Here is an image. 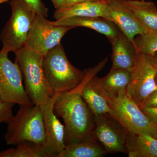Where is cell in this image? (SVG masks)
Listing matches in <instances>:
<instances>
[{"mask_svg":"<svg viewBox=\"0 0 157 157\" xmlns=\"http://www.w3.org/2000/svg\"><path fill=\"white\" fill-rule=\"evenodd\" d=\"M81 89L80 83L70 91L59 94L54 104L56 115L64 123L66 146L92 137L95 116L82 97Z\"/></svg>","mask_w":157,"mask_h":157,"instance_id":"cell-1","label":"cell"},{"mask_svg":"<svg viewBox=\"0 0 157 157\" xmlns=\"http://www.w3.org/2000/svg\"><path fill=\"white\" fill-rule=\"evenodd\" d=\"M7 124L5 135L7 145L16 146L29 141L44 148L45 127L41 106L33 103L20 105L17 114Z\"/></svg>","mask_w":157,"mask_h":157,"instance_id":"cell-2","label":"cell"},{"mask_svg":"<svg viewBox=\"0 0 157 157\" xmlns=\"http://www.w3.org/2000/svg\"><path fill=\"white\" fill-rule=\"evenodd\" d=\"M42 67L49 87L54 94H62L76 88L83 80L87 70L71 64L60 43L43 56Z\"/></svg>","mask_w":157,"mask_h":157,"instance_id":"cell-3","label":"cell"},{"mask_svg":"<svg viewBox=\"0 0 157 157\" xmlns=\"http://www.w3.org/2000/svg\"><path fill=\"white\" fill-rule=\"evenodd\" d=\"M15 54V62L21 71L25 88L31 102L39 106L45 104L55 94L49 87L44 74L43 56L25 46Z\"/></svg>","mask_w":157,"mask_h":157,"instance_id":"cell-4","label":"cell"},{"mask_svg":"<svg viewBox=\"0 0 157 157\" xmlns=\"http://www.w3.org/2000/svg\"><path fill=\"white\" fill-rule=\"evenodd\" d=\"M11 17L0 33L2 44L1 51L17 52L24 47L28 35L36 14L24 0H12Z\"/></svg>","mask_w":157,"mask_h":157,"instance_id":"cell-5","label":"cell"},{"mask_svg":"<svg viewBox=\"0 0 157 157\" xmlns=\"http://www.w3.org/2000/svg\"><path fill=\"white\" fill-rule=\"evenodd\" d=\"M106 99L113 111L114 117L128 131L147 134L157 139V127L127 95L126 93L121 94L117 98Z\"/></svg>","mask_w":157,"mask_h":157,"instance_id":"cell-6","label":"cell"},{"mask_svg":"<svg viewBox=\"0 0 157 157\" xmlns=\"http://www.w3.org/2000/svg\"><path fill=\"white\" fill-rule=\"evenodd\" d=\"M92 135L107 153H127L129 131L113 115L105 113L95 116Z\"/></svg>","mask_w":157,"mask_h":157,"instance_id":"cell-7","label":"cell"},{"mask_svg":"<svg viewBox=\"0 0 157 157\" xmlns=\"http://www.w3.org/2000/svg\"><path fill=\"white\" fill-rule=\"evenodd\" d=\"M74 28L55 25L46 17L36 14L25 46L44 56L50 49L60 43L68 31Z\"/></svg>","mask_w":157,"mask_h":157,"instance_id":"cell-8","label":"cell"},{"mask_svg":"<svg viewBox=\"0 0 157 157\" xmlns=\"http://www.w3.org/2000/svg\"><path fill=\"white\" fill-rule=\"evenodd\" d=\"M157 73L149 56L139 52L136 65L131 72L126 94L140 109L149 96L157 90Z\"/></svg>","mask_w":157,"mask_h":157,"instance_id":"cell-9","label":"cell"},{"mask_svg":"<svg viewBox=\"0 0 157 157\" xmlns=\"http://www.w3.org/2000/svg\"><path fill=\"white\" fill-rule=\"evenodd\" d=\"M0 51V98L3 101L19 105L32 103L22 83L19 66Z\"/></svg>","mask_w":157,"mask_h":157,"instance_id":"cell-10","label":"cell"},{"mask_svg":"<svg viewBox=\"0 0 157 157\" xmlns=\"http://www.w3.org/2000/svg\"><path fill=\"white\" fill-rule=\"evenodd\" d=\"M58 93L55 94L46 103L41 105L45 127L44 149L48 157H59L66 148L64 125L54 112L55 102Z\"/></svg>","mask_w":157,"mask_h":157,"instance_id":"cell-11","label":"cell"},{"mask_svg":"<svg viewBox=\"0 0 157 157\" xmlns=\"http://www.w3.org/2000/svg\"><path fill=\"white\" fill-rule=\"evenodd\" d=\"M107 61V57L94 67L88 69L84 78L80 83L82 97L94 116L109 113L114 116L113 111L99 87L98 77L96 76L105 67Z\"/></svg>","mask_w":157,"mask_h":157,"instance_id":"cell-12","label":"cell"},{"mask_svg":"<svg viewBox=\"0 0 157 157\" xmlns=\"http://www.w3.org/2000/svg\"><path fill=\"white\" fill-rule=\"evenodd\" d=\"M103 17L114 23L121 32L133 42L136 36L146 33L149 31L125 6L122 0L109 2Z\"/></svg>","mask_w":157,"mask_h":157,"instance_id":"cell-13","label":"cell"},{"mask_svg":"<svg viewBox=\"0 0 157 157\" xmlns=\"http://www.w3.org/2000/svg\"><path fill=\"white\" fill-rule=\"evenodd\" d=\"M109 41L112 45V67L132 72L136 65L139 53L134 42L122 32Z\"/></svg>","mask_w":157,"mask_h":157,"instance_id":"cell-14","label":"cell"},{"mask_svg":"<svg viewBox=\"0 0 157 157\" xmlns=\"http://www.w3.org/2000/svg\"><path fill=\"white\" fill-rule=\"evenodd\" d=\"M55 25L62 26L83 27L105 35L108 39L117 36L121 31L111 21L101 17H72L52 21Z\"/></svg>","mask_w":157,"mask_h":157,"instance_id":"cell-15","label":"cell"},{"mask_svg":"<svg viewBox=\"0 0 157 157\" xmlns=\"http://www.w3.org/2000/svg\"><path fill=\"white\" fill-rule=\"evenodd\" d=\"M109 1L102 0L86 2L62 7L56 9L53 14L56 19L72 17H103Z\"/></svg>","mask_w":157,"mask_h":157,"instance_id":"cell-16","label":"cell"},{"mask_svg":"<svg viewBox=\"0 0 157 157\" xmlns=\"http://www.w3.org/2000/svg\"><path fill=\"white\" fill-rule=\"evenodd\" d=\"M131 76V72L128 70L112 67L107 76L98 77V85L105 98H117L121 94L126 93Z\"/></svg>","mask_w":157,"mask_h":157,"instance_id":"cell-17","label":"cell"},{"mask_svg":"<svg viewBox=\"0 0 157 157\" xmlns=\"http://www.w3.org/2000/svg\"><path fill=\"white\" fill-rule=\"evenodd\" d=\"M123 3L149 30L157 31V6L144 0H122Z\"/></svg>","mask_w":157,"mask_h":157,"instance_id":"cell-18","label":"cell"},{"mask_svg":"<svg viewBox=\"0 0 157 157\" xmlns=\"http://www.w3.org/2000/svg\"><path fill=\"white\" fill-rule=\"evenodd\" d=\"M127 149L129 157H157V139L129 131Z\"/></svg>","mask_w":157,"mask_h":157,"instance_id":"cell-19","label":"cell"},{"mask_svg":"<svg viewBox=\"0 0 157 157\" xmlns=\"http://www.w3.org/2000/svg\"><path fill=\"white\" fill-rule=\"evenodd\" d=\"M103 146L94 138L66 146L59 157H102L107 154Z\"/></svg>","mask_w":157,"mask_h":157,"instance_id":"cell-20","label":"cell"},{"mask_svg":"<svg viewBox=\"0 0 157 157\" xmlns=\"http://www.w3.org/2000/svg\"><path fill=\"white\" fill-rule=\"evenodd\" d=\"M0 157H48L42 146L33 142L25 141L16 146L0 151Z\"/></svg>","mask_w":157,"mask_h":157,"instance_id":"cell-21","label":"cell"},{"mask_svg":"<svg viewBox=\"0 0 157 157\" xmlns=\"http://www.w3.org/2000/svg\"><path fill=\"white\" fill-rule=\"evenodd\" d=\"M134 44L140 53L151 56L157 52V31L149 30L134 38Z\"/></svg>","mask_w":157,"mask_h":157,"instance_id":"cell-22","label":"cell"},{"mask_svg":"<svg viewBox=\"0 0 157 157\" xmlns=\"http://www.w3.org/2000/svg\"><path fill=\"white\" fill-rule=\"evenodd\" d=\"M14 104L3 101L0 98V124L2 123H8L13 116L12 107Z\"/></svg>","mask_w":157,"mask_h":157,"instance_id":"cell-23","label":"cell"},{"mask_svg":"<svg viewBox=\"0 0 157 157\" xmlns=\"http://www.w3.org/2000/svg\"><path fill=\"white\" fill-rule=\"evenodd\" d=\"M30 7L36 12V14L48 17V8L45 7L42 0H24Z\"/></svg>","mask_w":157,"mask_h":157,"instance_id":"cell-24","label":"cell"},{"mask_svg":"<svg viewBox=\"0 0 157 157\" xmlns=\"http://www.w3.org/2000/svg\"><path fill=\"white\" fill-rule=\"evenodd\" d=\"M140 109L148 119L157 127V107H145Z\"/></svg>","mask_w":157,"mask_h":157,"instance_id":"cell-25","label":"cell"},{"mask_svg":"<svg viewBox=\"0 0 157 157\" xmlns=\"http://www.w3.org/2000/svg\"><path fill=\"white\" fill-rule=\"evenodd\" d=\"M145 107H157V90L151 94L147 98L140 109Z\"/></svg>","mask_w":157,"mask_h":157,"instance_id":"cell-26","label":"cell"},{"mask_svg":"<svg viewBox=\"0 0 157 157\" xmlns=\"http://www.w3.org/2000/svg\"><path fill=\"white\" fill-rule=\"evenodd\" d=\"M102 1V0H65L63 6L62 7H64V6L74 5V4H78V3L84 2H95V1Z\"/></svg>","mask_w":157,"mask_h":157,"instance_id":"cell-27","label":"cell"},{"mask_svg":"<svg viewBox=\"0 0 157 157\" xmlns=\"http://www.w3.org/2000/svg\"><path fill=\"white\" fill-rule=\"evenodd\" d=\"M51 1L56 9L61 8L63 6L65 2V0H51Z\"/></svg>","mask_w":157,"mask_h":157,"instance_id":"cell-28","label":"cell"},{"mask_svg":"<svg viewBox=\"0 0 157 157\" xmlns=\"http://www.w3.org/2000/svg\"><path fill=\"white\" fill-rule=\"evenodd\" d=\"M149 57L152 64L154 67L155 69L157 70V52L155 53L153 55L149 56Z\"/></svg>","mask_w":157,"mask_h":157,"instance_id":"cell-29","label":"cell"},{"mask_svg":"<svg viewBox=\"0 0 157 157\" xmlns=\"http://www.w3.org/2000/svg\"><path fill=\"white\" fill-rule=\"evenodd\" d=\"M9 0H0V4H2V3L6 2H8Z\"/></svg>","mask_w":157,"mask_h":157,"instance_id":"cell-30","label":"cell"},{"mask_svg":"<svg viewBox=\"0 0 157 157\" xmlns=\"http://www.w3.org/2000/svg\"><path fill=\"white\" fill-rule=\"evenodd\" d=\"M107 1H109V2H113V1H121V0H107Z\"/></svg>","mask_w":157,"mask_h":157,"instance_id":"cell-31","label":"cell"},{"mask_svg":"<svg viewBox=\"0 0 157 157\" xmlns=\"http://www.w3.org/2000/svg\"><path fill=\"white\" fill-rule=\"evenodd\" d=\"M155 82H156V84H157V74H156V75Z\"/></svg>","mask_w":157,"mask_h":157,"instance_id":"cell-32","label":"cell"}]
</instances>
